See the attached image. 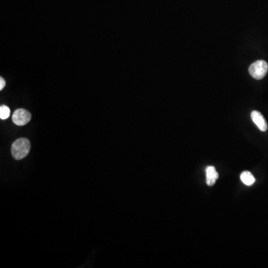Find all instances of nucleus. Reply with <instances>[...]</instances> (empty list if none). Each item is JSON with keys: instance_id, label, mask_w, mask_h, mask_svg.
Here are the masks:
<instances>
[{"instance_id": "f257e3e1", "label": "nucleus", "mask_w": 268, "mask_h": 268, "mask_svg": "<svg viewBox=\"0 0 268 268\" xmlns=\"http://www.w3.org/2000/svg\"><path fill=\"white\" fill-rule=\"evenodd\" d=\"M31 149L29 140L25 138L16 139L11 146V154L13 158L19 160L25 158Z\"/></svg>"}, {"instance_id": "f03ea898", "label": "nucleus", "mask_w": 268, "mask_h": 268, "mask_svg": "<svg viewBox=\"0 0 268 268\" xmlns=\"http://www.w3.org/2000/svg\"><path fill=\"white\" fill-rule=\"evenodd\" d=\"M268 72V64L266 61L260 60L251 64L249 73L254 79L261 80L264 79Z\"/></svg>"}, {"instance_id": "7ed1b4c3", "label": "nucleus", "mask_w": 268, "mask_h": 268, "mask_svg": "<svg viewBox=\"0 0 268 268\" xmlns=\"http://www.w3.org/2000/svg\"><path fill=\"white\" fill-rule=\"evenodd\" d=\"M31 115L25 109H18L13 113L12 119L13 123L18 126H23L31 121Z\"/></svg>"}, {"instance_id": "20e7f679", "label": "nucleus", "mask_w": 268, "mask_h": 268, "mask_svg": "<svg viewBox=\"0 0 268 268\" xmlns=\"http://www.w3.org/2000/svg\"><path fill=\"white\" fill-rule=\"evenodd\" d=\"M251 119L253 122L257 125L259 129L263 132H266L268 130V124L263 115L260 112L254 110L251 113Z\"/></svg>"}, {"instance_id": "39448f33", "label": "nucleus", "mask_w": 268, "mask_h": 268, "mask_svg": "<svg viewBox=\"0 0 268 268\" xmlns=\"http://www.w3.org/2000/svg\"><path fill=\"white\" fill-rule=\"evenodd\" d=\"M206 184L209 186L215 185V182L218 179V173L214 166H208L206 169Z\"/></svg>"}, {"instance_id": "423d86ee", "label": "nucleus", "mask_w": 268, "mask_h": 268, "mask_svg": "<svg viewBox=\"0 0 268 268\" xmlns=\"http://www.w3.org/2000/svg\"><path fill=\"white\" fill-rule=\"evenodd\" d=\"M241 180L243 182L245 185L251 186L255 182L256 179L251 172L245 171V172H242V175H241Z\"/></svg>"}, {"instance_id": "0eeeda50", "label": "nucleus", "mask_w": 268, "mask_h": 268, "mask_svg": "<svg viewBox=\"0 0 268 268\" xmlns=\"http://www.w3.org/2000/svg\"><path fill=\"white\" fill-rule=\"evenodd\" d=\"M10 109L6 105H1L0 107V119L4 120L10 116Z\"/></svg>"}, {"instance_id": "6e6552de", "label": "nucleus", "mask_w": 268, "mask_h": 268, "mask_svg": "<svg viewBox=\"0 0 268 268\" xmlns=\"http://www.w3.org/2000/svg\"><path fill=\"white\" fill-rule=\"evenodd\" d=\"M5 86V82L2 78H0V90H2L3 88Z\"/></svg>"}]
</instances>
